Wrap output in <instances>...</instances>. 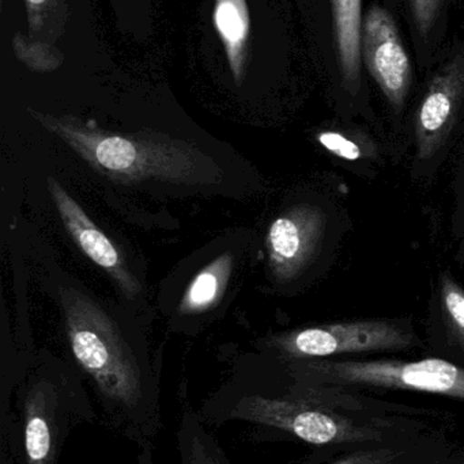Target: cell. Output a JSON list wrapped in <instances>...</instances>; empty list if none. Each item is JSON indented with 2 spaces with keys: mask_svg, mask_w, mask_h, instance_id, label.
I'll use <instances>...</instances> for the list:
<instances>
[{
  "mask_svg": "<svg viewBox=\"0 0 464 464\" xmlns=\"http://www.w3.org/2000/svg\"><path fill=\"white\" fill-rule=\"evenodd\" d=\"M60 302L74 359L94 383L109 419L130 438L149 443L157 427V402L119 327L78 289H60Z\"/></svg>",
  "mask_w": 464,
  "mask_h": 464,
  "instance_id": "obj_1",
  "label": "cell"
},
{
  "mask_svg": "<svg viewBox=\"0 0 464 464\" xmlns=\"http://www.w3.org/2000/svg\"><path fill=\"white\" fill-rule=\"evenodd\" d=\"M49 133L64 141L90 168L122 184L158 181L180 185L218 184L223 171L187 141L146 133H114L74 116H52L27 109Z\"/></svg>",
  "mask_w": 464,
  "mask_h": 464,
  "instance_id": "obj_2",
  "label": "cell"
},
{
  "mask_svg": "<svg viewBox=\"0 0 464 464\" xmlns=\"http://www.w3.org/2000/svg\"><path fill=\"white\" fill-rule=\"evenodd\" d=\"M296 368L297 376L308 386L405 390L464 402V368L447 360H310Z\"/></svg>",
  "mask_w": 464,
  "mask_h": 464,
  "instance_id": "obj_3",
  "label": "cell"
},
{
  "mask_svg": "<svg viewBox=\"0 0 464 464\" xmlns=\"http://www.w3.org/2000/svg\"><path fill=\"white\" fill-rule=\"evenodd\" d=\"M231 417L291 433L312 446L381 440L378 430L340 416L308 392L294 398L245 397L232 409Z\"/></svg>",
  "mask_w": 464,
  "mask_h": 464,
  "instance_id": "obj_4",
  "label": "cell"
},
{
  "mask_svg": "<svg viewBox=\"0 0 464 464\" xmlns=\"http://www.w3.org/2000/svg\"><path fill=\"white\" fill-rule=\"evenodd\" d=\"M416 337L395 322L354 321L305 327L280 335L272 345L291 360H318L341 354L403 351Z\"/></svg>",
  "mask_w": 464,
  "mask_h": 464,
  "instance_id": "obj_5",
  "label": "cell"
},
{
  "mask_svg": "<svg viewBox=\"0 0 464 464\" xmlns=\"http://www.w3.org/2000/svg\"><path fill=\"white\" fill-rule=\"evenodd\" d=\"M21 464H57L68 433V411L62 395L48 381L35 382L18 401Z\"/></svg>",
  "mask_w": 464,
  "mask_h": 464,
  "instance_id": "obj_6",
  "label": "cell"
},
{
  "mask_svg": "<svg viewBox=\"0 0 464 464\" xmlns=\"http://www.w3.org/2000/svg\"><path fill=\"white\" fill-rule=\"evenodd\" d=\"M361 57L384 97L400 111L410 90L411 63L394 18L379 5L362 21Z\"/></svg>",
  "mask_w": 464,
  "mask_h": 464,
  "instance_id": "obj_7",
  "label": "cell"
},
{
  "mask_svg": "<svg viewBox=\"0 0 464 464\" xmlns=\"http://www.w3.org/2000/svg\"><path fill=\"white\" fill-rule=\"evenodd\" d=\"M327 219L319 207L300 204L278 217L267 232L270 269L281 283L310 264L323 239Z\"/></svg>",
  "mask_w": 464,
  "mask_h": 464,
  "instance_id": "obj_8",
  "label": "cell"
},
{
  "mask_svg": "<svg viewBox=\"0 0 464 464\" xmlns=\"http://www.w3.org/2000/svg\"><path fill=\"white\" fill-rule=\"evenodd\" d=\"M46 184L63 226L79 250L111 276L125 296L130 299L138 296L142 291L141 284L131 272L119 248L106 237L105 232L95 226L78 201L56 179L49 177Z\"/></svg>",
  "mask_w": 464,
  "mask_h": 464,
  "instance_id": "obj_9",
  "label": "cell"
},
{
  "mask_svg": "<svg viewBox=\"0 0 464 464\" xmlns=\"http://www.w3.org/2000/svg\"><path fill=\"white\" fill-rule=\"evenodd\" d=\"M464 98V48L438 73L422 98L416 117L417 158L428 160L451 132Z\"/></svg>",
  "mask_w": 464,
  "mask_h": 464,
  "instance_id": "obj_10",
  "label": "cell"
},
{
  "mask_svg": "<svg viewBox=\"0 0 464 464\" xmlns=\"http://www.w3.org/2000/svg\"><path fill=\"white\" fill-rule=\"evenodd\" d=\"M331 7L343 86L356 94L361 84V0H331Z\"/></svg>",
  "mask_w": 464,
  "mask_h": 464,
  "instance_id": "obj_11",
  "label": "cell"
},
{
  "mask_svg": "<svg viewBox=\"0 0 464 464\" xmlns=\"http://www.w3.org/2000/svg\"><path fill=\"white\" fill-rule=\"evenodd\" d=\"M215 29L222 41L229 68L237 84H242L247 65L251 19L245 0H215Z\"/></svg>",
  "mask_w": 464,
  "mask_h": 464,
  "instance_id": "obj_12",
  "label": "cell"
},
{
  "mask_svg": "<svg viewBox=\"0 0 464 464\" xmlns=\"http://www.w3.org/2000/svg\"><path fill=\"white\" fill-rule=\"evenodd\" d=\"M233 270L232 253L221 254L209 265L199 270L188 284L182 300L179 313L182 315L203 314L214 308L222 299Z\"/></svg>",
  "mask_w": 464,
  "mask_h": 464,
  "instance_id": "obj_13",
  "label": "cell"
},
{
  "mask_svg": "<svg viewBox=\"0 0 464 464\" xmlns=\"http://www.w3.org/2000/svg\"><path fill=\"white\" fill-rule=\"evenodd\" d=\"M29 37L54 44L65 33L70 7L68 0H25Z\"/></svg>",
  "mask_w": 464,
  "mask_h": 464,
  "instance_id": "obj_14",
  "label": "cell"
},
{
  "mask_svg": "<svg viewBox=\"0 0 464 464\" xmlns=\"http://www.w3.org/2000/svg\"><path fill=\"white\" fill-rule=\"evenodd\" d=\"M177 443L182 464H222L214 440L204 432L201 422L190 409L183 413Z\"/></svg>",
  "mask_w": 464,
  "mask_h": 464,
  "instance_id": "obj_15",
  "label": "cell"
},
{
  "mask_svg": "<svg viewBox=\"0 0 464 464\" xmlns=\"http://www.w3.org/2000/svg\"><path fill=\"white\" fill-rule=\"evenodd\" d=\"M11 45L16 59L35 72H54L64 62L62 51L54 44L33 40L24 33H15Z\"/></svg>",
  "mask_w": 464,
  "mask_h": 464,
  "instance_id": "obj_16",
  "label": "cell"
},
{
  "mask_svg": "<svg viewBox=\"0 0 464 464\" xmlns=\"http://www.w3.org/2000/svg\"><path fill=\"white\" fill-rule=\"evenodd\" d=\"M441 303L447 327L464 352V289L454 278H441Z\"/></svg>",
  "mask_w": 464,
  "mask_h": 464,
  "instance_id": "obj_17",
  "label": "cell"
},
{
  "mask_svg": "<svg viewBox=\"0 0 464 464\" xmlns=\"http://www.w3.org/2000/svg\"><path fill=\"white\" fill-rule=\"evenodd\" d=\"M316 139L324 150H327L330 154L341 158V160L353 162V160H361L362 155H364L361 147L350 139L346 138L342 133L334 132V130H324V132L319 133Z\"/></svg>",
  "mask_w": 464,
  "mask_h": 464,
  "instance_id": "obj_18",
  "label": "cell"
},
{
  "mask_svg": "<svg viewBox=\"0 0 464 464\" xmlns=\"http://www.w3.org/2000/svg\"><path fill=\"white\" fill-rule=\"evenodd\" d=\"M410 7L417 30L422 37H427L438 22L443 0H410Z\"/></svg>",
  "mask_w": 464,
  "mask_h": 464,
  "instance_id": "obj_19",
  "label": "cell"
},
{
  "mask_svg": "<svg viewBox=\"0 0 464 464\" xmlns=\"http://www.w3.org/2000/svg\"><path fill=\"white\" fill-rule=\"evenodd\" d=\"M395 459H397V454L391 450H367V451L353 452L332 464H394Z\"/></svg>",
  "mask_w": 464,
  "mask_h": 464,
  "instance_id": "obj_20",
  "label": "cell"
},
{
  "mask_svg": "<svg viewBox=\"0 0 464 464\" xmlns=\"http://www.w3.org/2000/svg\"><path fill=\"white\" fill-rule=\"evenodd\" d=\"M142 451L138 457V464H154V460H153V450L152 443H144L142 444Z\"/></svg>",
  "mask_w": 464,
  "mask_h": 464,
  "instance_id": "obj_21",
  "label": "cell"
},
{
  "mask_svg": "<svg viewBox=\"0 0 464 464\" xmlns=\"http://www.w3.org/2000/svg\"><path fill=\"white\" fill-rule=\"evenodd\" d=\"M13 455H10V450L5 444L2 446V463L0 464H13Z\"/></svg>",
  "mask_w": 464,
  "mask_h": 464,
  "instance_id": "obj_22",
  "label": "cell"
},
{
  "mask_svg": "<svg viewBox=\"0 0 464 464\" xmlns=\"http://www.w3.org/2000/svg\"><path fill=\"white\" fill-rule=\"evenodd\" d=\"M0 2H3V0H0Z\"/></svg>",
  "mask_w": 464,
  "mask_h": 464,
  "instance_id": "obj_23",
  "label": "cell"
}]
</instances>
